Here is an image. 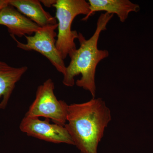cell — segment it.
Wrapping results in <instances>:
<instances>
[{
    "instance_id": "cell-1",
    "label": "cell",
    "mask_w": 153,
    "mask_h": 153,
    "mask_svg": "<svg viewBox=\"0 0 153 153\" xmlns=\"http://www.w3.org/2000/svg\"><path fill=\"white\" fill-rule=\"evenodd\" d=\"M109 108L101 98L68 105L64 126L81 153H97L105 130L111 120Z\"/></svg>"
},
{
    "instance_id": "cell-2",
    "label": "cell",
    "mask_w": 153,
    "mask_h": 153,
    "mask_svg": "<svg viewBox=\"0 0 153 153\" xmlns=\"http://www.w3.org/2000/svg\"><path fill=\"white\" fill-rule=\"evenodd\" d=\"M113 16V14L106 13L101 14L97 20L95 32L89 39L87 40L82 33H78L77 39L80 46L69 55L71 60L63 75V84L72 87L75 83V76L81 74V78L76 80V85L89 91L93 98H95L96 91L97 67L109 55L108 50L98 49L99 38L101 32L106 30L107 25Z\"/></svg>"
},
{
    "instance_id": "cell-3",
    "label": "cell",
    "mask_w": 153,
    "mask_h": 153,
    "mask_svg": "<svg viewBox=\"0 0 153 153\" xmlns=\"http://www.w3.org/2000/svg\"><path fill=\"white\" fill-rule=\"evenodd\" d=\"M52 7L56 9L58 21L56 47L64 60L76 49L74 40L78 38V33L71 30L72 22L77 16L89 13V4L85 0H56Z\"/></svg>"
},
{
    "instance_id": "cell-4",
    "label": "cell",
    "mask_w": 153,
    "mask_h": 153,
    "mask_svg": "<svg viewBox=\"0 0 153 153\" xmlns=\"http://www.w3.org/2000/svg\"><path fill=\"white\" fill-rule=\"evenodd\" d=\"M54 89L55 84L51 79H47L38 86L36 98L25 116L44 117L56 124L65 126L68 105L65 101L57 99Z\"/></svg>"
},
{
    "instance_id": "cell-5",
    "label": "cell",
    "mask_w": 153,
    "mask_h": 153,
    "mask_svg": "<svg viewBox=\"0 0 153 153\" xmlns=\"http://www.w3.org/2000/svg\"><path fill=\"white\" fill-rule=\"evenodd\" d=\"M57 28V24L41 27L34 36H25L27 40L25 44L18 41L15 36H11L16 43L17 47L25 51L33 50L39 52L63 75L66 66L56 47L55 37L57 35L55 30Z\"/></svg>"
},
{
    "instance_id": "cell-6",
    "label": "cell",
    "mask_w": 153,
    "mask_h": 153,
    "mask_svg": "<svg viewBox=\"0 0 153 153\" xmlns=\"http://www.w3.org/2000/svg\"><path fill=\"white\" fill-rule=\"evenodd\" d=\"M50 120H42L38 117L25 116L20 124L21 131L28 136L48 142L74 145L64 126L49 123Z\"/></svg>"
},
{
    "instance_id": "cell-7",
    "label": "cell",
    "mask_w": 153,
    "mask_h": 153,
    "mask_svg": "<svg viewBox=\"0 0 153 153\" xmlns=\"http://www.w3.org/2000/svg\"><path fill=\"white\" fill-rule=\"evenodd\" d=\"M0 25L7 27L10 36L19 37L31 36L41 28L10 4L0 11Z\"/></svg>"
},
{
    "instance_id": "cell-8",
    "label": "cell",
    "mask_w": 153,
    "mask_h": 153,
    "mask_svg": "<svg viewBox=\"0 0 153 153\" xmlns=\"http://www.w3.org/2000/svg\"><path fill=\"white\" fill-rule=\"evenodd\" d=\"M88 1L90 12L82 21H86L96 12L105 11L108 14H116L120 22L123 23L130 13H137L140 10L138 4L129 0H89Z\"/></svg>"
},
{
    "instance_id": "cell-9",
    "label": "cell",
    "mask_w": 153,
    "mask_h": 153,
    "mask_svg": "<svg viewBox=\"0 0 153 153\" xmlns=\"http://www.w3.org/2000/svg\"><path fill=\"white\" fill-rule=\"evenodd\" d=\"M40 1L10 0L9 4L41 27L57 25V20L45 10Z\"/></svg>"
},
{
    "instance_id": "cell-10",
    "label": "cell",
    "mask_w": 153,
    "mask_h": 153,
    "mask_svg": "<svg viewBox=\"0 0 153 153\" xmlns=\"http://www.w3.org/2000/svg\"><path fill=\"white\" fill-rule=\"evenodd\" d=\"M27 70V66L16 68L0 60V109L6 108L16 83Z\"/></svg>"
},
{
    "instance_id": "cell-11",
    "label": "cell",
    "mask_w": 153,
    "mask_h": 153,
    "mask_svg": "<svg viewBox=\"0 0 153 153\" xmlns=\"http://www.w3.org/2000/svg\"><path fill=\"white\" fill-rule=\"evenodd\" d=\"M56 1V0H43V1H40V2L43 3L44 6L46 7H50L55 4Z\"/></svg>"
},
{
    "instance_id": "cell-12",
    "label": "cell",
    "mask_w": 153,
    "mask_h": 153,
    "mask_svg": "<svg viewBox=\"0 0 153 153\" xmlns=\"http://www.w3.org/2000/svg\"><path fill=\"white\" fill-rule=\"evenodd\" d=\"M10 0H0V11L9 4Z\"/></svg>"
}]
</instances>
